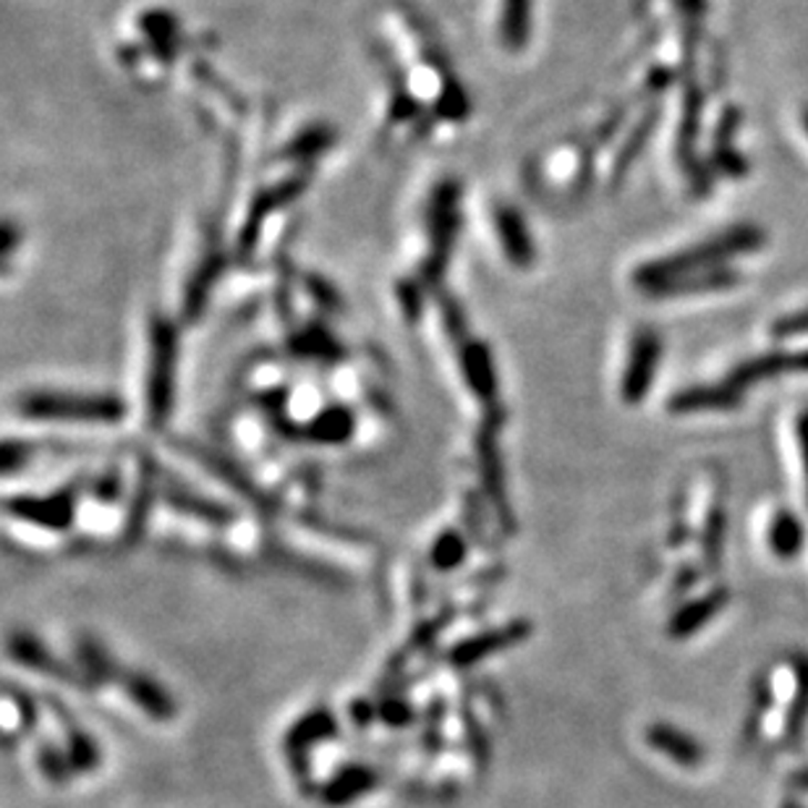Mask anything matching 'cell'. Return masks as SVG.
Listing matches in <instances>:
<instances>
[{"label": "cell", "instance_id": "16", "mask_svg": "<svg viewBox=\"0 0 808 808\" xmlns=\"http://www.w3.org/2000/svg\"><path fill=\"white\" fill-rule=\"evenodd\" d=\"M351 417H348L346 411H327L323 413V419H319L317 425V434L319 440H327V442H335V440H344V437L351 432Z\"/></svg>", "mask_w": 808, "mask_h": 808}, {"label": "cell", "instance_id": "11", "mask_svg": "<svg viewBox=\"0 0 808 808\" xmlns=\"http://www.w3.org/2000/svg\"><path fill=\"white\" fill-rule=\"evenodd\" d=\"M9 511H17L24 515L32 523H40V526L50 529H63L69 523L71 515V502L65 494H58V498H19V502H9Z\"/></svg>", "mask_w": 808, "mask_h": 808}, {"label": "cell", "instance_id": "1", "mask_svg": "<svg viewBox=\"0 0 808 808\" xmlns=\"http://www.w3.org/2000/svg\"><path fill=\"white\" fill-rule=\"evenodd\" d=\"M767 236H764L761 228L756 225H738V228H730L719 236L709 238V242L694 246V249H686L681 254H673V257H662L657 262H650V265H642L636 273V286L652 290L659 283L683 278V275L698 273V269H712L723 267L727 259L740 257V254L759 252Z\"/></svg>", "mask_w": 808, "mask_h": 808}, {"label": "cell", "instance_id": "19", "mask_svg": "<svg viewBox=\"0 0 808 808\" xmlns=\"http://www.w3.org/2000/svg\"><path fill=\"white\" fill-rule=\"evenodd\" d=\"M458 555H463V544L458 542L456 536H446L440 542V548H437V560H440L442 565H456L453 560H458ZM437 563V565H440Z\"/></svg>", "mask_w": 808, "mask_h": 808}, {"label": "cell", "instance_id": "17", "mask_svg": "<svg viewBox=\"0 0 808 808\" xmlns=\"http://www.w3.org/2000/svg\"><path fill=\"white\" fill-rule=\"evenodd\" d=\"M771 335L777 338H792V335H808V309L798 311V315L777 319L775 327H771Z\"/></svg>", "mask_w": 808, "mask_h": 808}, {"label": "cell", "instance_id": "15", "mask_svg": "<svg viewBox=\"0 0 808 808\" xmlns=\"http://www.w3.org/2000/svg\"><path fill=\"white\" fill-rule=\"evenodd\" d=\"M657 119H659V108H652V111L646 113L644 119H642V123H638V126L633 129L631 140L625 142V147L621 150V155L615 157V181L623 178L625 167H628L633 163V160L638 157V152L644 150V142L650 140L654 126H657Z\"/></svg>", "mask_w": 808, "mask_h": 808}, {"label": "cell", "instance_id": "22", "mask_svg": "<svg viewBox=\"0 0 808 808\" xmlns=\"http://www.w3.org/2000/svg\"><path fill=\"white\" fill-rule=\"evenodd\" d=\"M804 123H806V131H808V111H806V115H804Z\"/></svg>", "mask_w": 808, "mask_h": 808}, {"label": "cell", "instance_id": "2", "mask_svg": "<svg viewBox=\"0 0 808 808\" xmlns=\"http://www.w3.org/2000/svg\"><path fill=\"white\" fill-rule=\"evenodd\" d=\"M21 411L40 421H119L121 400L105 396H74V392H34L21 400Z\"/></svg>", "mask_w": 808, "mask_h": 808}, {"label": "cell", "instance_id": "10", "mask_svg": "<svg viewBox=\"0 0 808 808\" xmlns=\"http://www.w3.org/2000/svg\"><path fill=\"white\" fill-rule=\"evenodd\" d=\"M727 602V594L725 592H712L706 594L704 600H696L686 604V607H681L678 613H675L673 621H669V636L675 638H686V636H694V633L702 628V625L706 621H712L719 610L725 607Z\"/></svg>", "mask_w": 808, "mask_h": 808}, {"label": "cell", "instance_id": "20", "mask_svg": "<svg viewBox=\"0 0 808 808\" xmlns=\"http://www.w3.org/2000/svg\"><path fill=\"white\" fill-rule=\"evenodd\" d=\"M798 442L800 453H804V469H806V487H808V411L798 419Z\"/></svg>", "mask_w": 808, "mask_h": 808}, {"label": "cell", "instance_id": "6", "mask_svg": "<svg viewBox=\"0 0 808 808\" xmlns=\"http://www.w3.org/2000/svg\"><path fill=\"white\" fill-rule=\"evenodd\" d=\"M744 400V390H738L730 382L723 385H696V388H686L675 392L669 398L667 409L675 413H694V411H725L735 409Z\"/></svg>", "mask_w": 808, "mask_h": 808}, {"label": "cell", "instance_id": "12", "mask_svg": "<svg viewBox=\"0 0 808 808\" xmlns=\"http://www.w3.org/2000/svg\"><path fill=\"white\" fill-rule=\"evenodd\" d=\"M769 548L775 555H780V558L798 555L800 548H804V526H800V521L796 519V515L783 511L771 519Z\"/></svg>", "mask_w": 808, "mask_h": 808}, {"label": "cell", "instance_id": "13", "mask_svg": "<svg viewBox=\"0 0 808 808\" xmlns=\"http://www.w3.org/2000/svg\"><path fill=\"white\" fill-rule=\"evenodd\" d=\"M531 24V0H505L502 3V38L511 48H523Z\"/></svg>", "mask_w": 808, "mask_h": 808}, {"label": "cell", "instance_id": "3", "mask_svg": "<svg viewBox=\"0 0 808 808\" xmlns=\"http://www.w3.org/2000/svg\"><path fill=\"white\" fill-rule=\"evenodd\" d=\"M173 377H176V333L167 323H157L152 327L150 361V411L155 421L171 413Z\"/></svg>", "mask_w": 808, "mask_h": 808}, {"label": "cell", "instance_id": "18", "mask_svg": "<svg viewBox=\"0 0 808 808\" xmlns=\"http://www.w3.org/2000/svg\"><path fill=\"white\" fill-rule=\"evenodd\" d=\"M715 167H717V171L727 173V176H744V173L748 171L746 160L740 157L733 147L715 150Z\"/></svg>", "mask_w": 808, "mask_h": 808}, {"label": "cell", "instance_id": "21", "mask_svg": "<svg viewBox=\"0 0 808 808\" xmlns=\"http://www.w3.org/2000/svg\"><path fill=\"white\" fill-rule=\"evenodd\" d=\"M681 3H683V9H686L688 17H691V19H696V17H702V11H704V6H706V0H681Z\"/></svg>", "mask_w": 808, "mask_h": 808}, {"label": "cell", "instance_id": "7", "mask_svg": "<svg viewBox=\"0 0 808 808\" xmlns=\"http://www.w3.org/2000/svg\"><path fill=\"white\" fill-rule=\"evenodd\" d=\"M738 273L727 267H712V269H698V273L683 275V278L659 283L652 290H646V296L657 298H675V296H694V294H709V290H725L738 283Z\"/></svg>", "mask_w": 808, "mask_h": 808}, {"label": "cell", "instance_id": "4", "mask_svg": "<svg viewBox=\"0 0 808 808\" xmlns=\"http://www.w3.org/2000/svg\"><path fill=\"white\" fill-rule=\"evenodd\" d=\"M662 356V340L657 330L652 327H644V330L636 333L631 344L628 364H625V375L621 382V396L625 403H642L646 392H650L654 375H657Z\"/></svg>", "mask_w": 808, "mask_h": 808}, {"label": "cell", "instance_id": "9", "mask_svg": "<svg viewBox=\"0 0 808 808\" xmlns=\"http://www.w3.org/2000/svg\"><path fill=\"white\" fill-rule=\"evenodd\" d=\"M494 225H498L502 249H505L508 259H511L513 265L529 267L531 262H534V242H531L523 217L511 207H500L498 217H494Z\"/></svg>", "mask_w": 808, "mask_h": 808}, {"label": "cell", "instance_id": "14", "mask_svg": "<svg viewBox=\"0 0 808 808\" xmlns=\"http://www.w3.org/2000/svg\"><path fill=\"white\" fill-rule=\"evenodd\" d=\"M466 375H469V385L479 392V398H490L494 392V369L490 351L484 346H469L466 348Z\"/></svg>", "mask_w": 808, "mask_h": 808}, {"label": "cell", "instance_id": "8", "mask_svg": "<svg viewBox=\"0 0 808 808\" xmlns=\"http://www.w3.org/2000/svg\"><path fill=\"white\" fill-rule=\"evenodd\" d=\"M646 740H650L654 751L667 756L669 761L681 764V767H698L704 759L702 746H698L691 735L681 733L678 727L654 725L650 727V733H646Z\"/></svg>", "mask_w": 808, "mask_h": 808}, {"label": "cell", "instance_id": "5", "mask_svg": "<svg viewBox=\"0 0 808 808\" xmlns=\"http://www.w3.org/2000/svg\"><path fill=\"white\" fill-rule=\"evenodd\" d=\"M790 372H808V351H777L756 356V359H748L740 367H735L727 382L735 385L738 390H746L748 385Z\"/></svg>", "mask_w": 808, "mask_h": 808}]
</instances>
